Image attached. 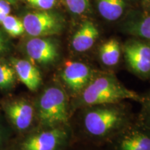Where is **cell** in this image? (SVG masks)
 <instances>
[{
    "label": "cell",
    "instance_id": "6da1fadb",
    "mask_svg": "<svg viewBox=\"0 0 150 150\" xmlns=\"http://www.w3.org/2000/svg\"><path fill=\"white\" fill-rule=\"evenodd\" d=\"M125 99L142 102L139 95L122 85L112 76H101L92 80L82 91L80 102L85 106L109 105Z\"/></svg>",
    "mask_w": 150,
    "mask_h": 150
},
{
    "label": "cell",
    "instance_id": "7a4b0ae2",
    "mask_svg": "<svg viewBox=\"0 0 150 150\" xmlns=\"http://www.w3.org/2000/svg\"><path fill=\"white\" fill-rule=\"evenodd\" d=\"M38 116L43 126L54 128L68 121L67 97L57 86H50L41 94L38 101Z\"/></svg>",
    "mask_w": 150,
    "mask_h": 150
},
{
    "label": "cell",
    "instance_id": "3957f363",
    "mask_svg": "<svg viewBox=\"0 0 150 150\" xmlns=\"http://www.w3.org/2000/svg\"><path fill=\"white\" fill-rule=\"evenodd\" d=\"M123 120L122 112L112 106L102 105V107L88 110L84 116L86 130L93 136L103 137L117 129Z\"/></svg>",
    "mask_w": 150,
    "mask_h": 150
},
{
    "label": "cell",
    "instance_id": "277c9868",
    "mask_svg": "<svg viewBox=\"0 0 150 150\" xmlns=\"http://www.w3.org/2000/svg\"><path fill=\"white\" fill-rule=\"evenodd\" d=\"M22 22L25 32L31 37H48L59 34L64 27L61 17L48 11L29 13L24 16Z\"/></svg>",
    "mask_w": 150,
    "mask_h": 150
},
{
    "label": "cell",
    "instance_id": "5b68a950",
    "mask_svg": "<svg viewBox=\"0 0 150 150\" xmlns=\"http://www.w3.org/2000/svg\"><path fill=\"white\" fill-rule=\"evenodd\" d=\"M67 139V133L61 127H54L33 134L24 140L22 150H61Z\"/></svg>",
    "mask_w": 150,
    "mask_h": 150
},
{
    "label": "cell",
    "instance_id": "8992f818",
    "mask_svg": "<svg viewBox=\"0 0 150 150\" xmlns=\"http://www.w3.org/2000/svg\"><path fill=\"white\" fill-rule=\"evenodd\" d=\"M127 62L135 74L144 79L150 78V44L134 40L125 47Z\"/></svg>",
    "mask_w": 150,
    "mask_h": 150
},
{
    "label": "cell",
    "instance_id": "52a82bcc",
    "mask_svg": "<svg viewBox=\"0 0 150 150\" xmlns=\"http://www.w3.org/2000/svg\"><path fill=\"white\" fill-rule=\"evenodd\" d=\"M25 50L30 59L42 65L52 64L59 56L57 44L47 37H33L26 43Z\"/></svg>",
    "mask_w": 150,
    "mask_h": 150
},
{
    "label": "cell",
    "instance_id": "ba28073f",
    "mask_svg": "<svg viewBox=\"0 0 150 150\" xmlns=\"http://www.w3.org/2000/svg\"><path fill=\"white\" fill-rule=\"evenodd\" d=\"M61 78L71 91L77 93L83 91L91 83L93 72L83 63L68 61L65 63L62 70Z\"/></svg>",
    "mask_w": 150,
    "mask_h": 150
},
{
    "label": "cell",
    "instance_id": "9c48e42d",
    "mask_svg": "<svg viewBox=\"0 0 150 150\" xmlns=\"http://www.w3.org/2000/svg\"><path fill=\"white\" fill-rule=\"evenodd\" d=\"M4 109L11 122L18 130H27L32 124L34 109L27 99H18L11 101L5 105Z\"/></svg>",
    "mask_w": 150,
    "mask_h": 150
},
{
    "label": "cell",
    "instance_id": "30bf717a",
    "mask_svg": "<svg viewBox=\"0 0 150 150\" xmlns=\"http://www.w3.org/2000/svg\"><path fill=\"white\" fill-rule=\"evenodd\" d=\"M16 76L28 89L35 91L42 83L41 74L38 69L29 61L24 59H13L11 63Z\"/></svg>",
    "mask_w": 150,
    "mask_h": 150
},
{
    "label": "cell",
    "instance_id": "8fae6325",
    "mask_svg": "<svg viewBox=\"0 0 150 150\" xmlns=\"http://www.w3.org/2000/svg\"><path fill=\"white\" fill-rule=\"evenodd\" d=\"M99 36V31L91 21L84 22L74 33L72 46L76 52H84L90 50Z\"/></svg>",
    "mask_w": 150,
    "mask_h": 150
},
{
    "label": "cell",
    "instance_id": "7c38bea8",
    "mask_svg": "<svg viewBox=\"0 0 150 150\" xmlns=\"http://www.w3.org/2000/svg\"><path fill=\"white\" fill-rule=\"evenodd\" d=\"M143 129L123 137L118 142L117 150H150V128L144 126Z\"/></svg>",
    "mask_w": 150,
    "mask_h": 150
},
{
    "label": "cell",
    "instance_id": "4fadbf2b",
    "mask_svg": "<svg viewBox=\"0 0 150 150\" xmlns=\"http://www.w3.org/2000/svg\"><path fill=\"white\" fill-rule=\"evenodd\" d=\"M99 13L109 21H115L123 14L125 8L124 0H97Z\"/></svg>",
    "mask_w": 150,
    "mask_h": 150
},
{
    "label": "cell",
    "instance_id": "5bb4252c",
    "mask_svg": "<svg viewBox=\"0 0 150 150\" xmlns=\"http://www.w3.org/2000/svg\"><path fill=\"white\" fill-rule=\"evenodd\" d=\"M120 47L115 39H110L102 45L99 50L101 61L107 66H113L120 61Z\"/></svg>",
    "mask_w": 150,
    "mask_h": 150
},
{
    "label": "cell",
    "instance_id": "9a60e30c",
    "mask_svg": "<svg viewBox=\"0 0 150 150\" xmlns=\"http://www.w3.org/2000/svg\"><path fill=\"white\" fill-rule=\"evenodd\" d=\"M16 74L11 64L0 61V89L12 88L16 81Z\"/></svg>",
    "mask_w": 150,
    "mask_h": 150
},
{
    "label": "cell",
    "instance_id": "2e32d148",
    "mask_svg": "<svg viewBox=\"0 0 150 150\" xmlns=\"http://www.w3.org/2000/svg\"><path fill=\"white\" fill-rule=\"evenodd\" d=\"M1 24L6 32L12 37L20 36L25 33L22 20L11 14L4 19Z\"/></svg>",
    "mask_w": 150,
    "mask_h": 150
},
{
    "label": "cell",
    "instance_id": "e0dca14e",
    "mask_svg": "<svg viewBox=\"0 0 150 150\" xmlns=\"http://www.w3.org/2000/svg\"><path fill=\"white\" fill-rule=\"evenodd\" d=\"M132 33L150 42V16L145 17L132 27Z\"/></svg>",
    "mask_w": 150,
    "mask_h": 150
},
{
    "label": "cell",
    "instance_id": "ac0fdd59",
    "mask_svg": "<svg viewBox=\"0 0 150 150\" xmlns=\"http://www.w3.org/2000/svg\"><path fill=\"white\" fill-rule=\"evenodd\" d=\"M67 8L72 13L83 14L89 6V0H64Z\"/></svg>",
    "mask_w": 150,
    "mask_h": 150
},
{
    "label": "cell",
    "instance_id": "d6986e66",
    "mask_svg": "<svg viewBox=\"0 0 150 150\" xmlns=\"http://www.w3.org/2000/svg\"><path fill=\"white\" fill-rule=\"evenodd\" d=\"M33 8L40 11H49L55 6L56 0H26Z\"/></svg>",
    "mask_w": 150,
    "mask_h": 150
},
{
    "label": "cell",
    "instance_id": "ffe728a7",
    "mask_svg": "<svg viewBox=\"0 0 150 150\" xmlns=\"http://www.w3.org/2000/svg\"><path fill=\"white\" fill-rule=\"evenodd\" d=\"M144 103L142 110V125L150 128V93L145 99H143Z\"/></svg>",
    "mask_w": 150,
    "mask_h": 150
},
{
    "label": "cell",
    "instance_id": "44dd1931",
    "mask_svg": "<svg viewBox=\"0 0 150 150\" xmlns=\"http://www.w3.org/2000/svg\"><path fill=\"white\" fill-rule=\"evenodd\" d=\"M11 4L5 0H0V24L4 19L11 14Z\"/></svg>",
    "mask_w": 150,
    "mask_h": 150
},
{
    "label": "cell",
    "instance_id": "7402d4cb",
    "mask_svg": "<svg viewBox=\"0 0 150 150\" xmlns=\"http://www.w3.org/2000/svg\"><path fill=\"white\" fill-rule=\"evenodd\" d=\"M8 40L3 32L0 31V56L4 54L8 50Z\"/></svg>",
    "mask_w": 150,
    "mask_h": 150
},
{
    "label": "cell",
    "instance_id": "603a6c76",
    "mask_svg": "<svg viewBox=\"0 0 150 150\" xmlns=\"http://www.w3.org/2000/svg\"><path fill=\"white\" fill-rule=\"evenodd\" d=\"M5 1H6L10 4H16L18 1V0H5Z\"/></svg>",
    "mask_w": 150,
    "mask_h": 150
},
{
    "label": "cell",
    "instance_id": "cb8c5ba5",
    "mask_svg": "<svg viewBox=\"0 0 150 150\" xmlns=\"http://www.w3.org/2000/svg\"><path fill=\"white\" fill-rule=\"evenodd\" d=\"M1 131H0V143H1Z\"/></svg>",
    "mask_w": 150,
    "mask_h": 150
}]
</instances>
